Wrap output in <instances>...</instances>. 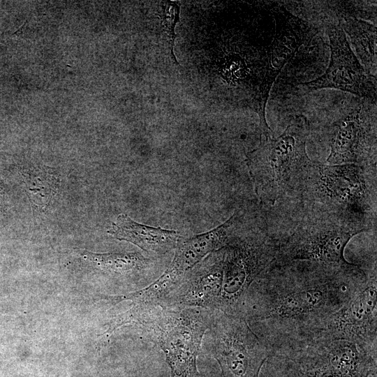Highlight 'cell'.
Listing matches in <instances>:
<instances>
[{
	"label": "cell",
	"mask_w": 377,
	"mask_h": 377,
	"mask_svg": "<svg viewBox=\"0 0 377 377\" xmlns=\"http://www.w3.org/2000/svg\"><path fill=\"white\" fill-rule=\"evenodd\" d=\"M367 279V272L353 263L295 261L271 267L251 286L244 318L272 355L315 339Z\"/></svg>",
	"instance_id": "cell-1"
},
{
	"label": "cell",
	"mask_w": 377,
	"mask_h": 377,
	"mask_svg": "<svg viewBox=\"0 0 377 377\" xmlns=\"http://www.w3.org/2000/svg\"><path fill=\"white\" fill-rule=\"evenodd\" d=\"M300 198L311 212L336 218L361 232L376 223V165L313 161Z\"/></svg>",
	"instance_id": "cell-2"
},
{
	"label": "cell",
	"mask_w": 377,
	"mask_h": 377,
	"mask_svg": "<svg viewBox=\"0 0 377 377\" xmlns=\"http://www.w3.org/2000/svg\"><path fill=\"white\" fill-rule=\"evenodd\" d=\"M309 126L306 118H294L277 138H262L251 151L246 164L261 203L274 205L286 197L300 198L313 161L306 145Z\"/></svg>",
	"instance_id": "cell-3"
},
{
	"label": "cell",
	"mask_w": 377,
	"mask_h": 377,
	"mask_svg": "<svg viewBox=\"0 0 377 377\" xmlns=\"http://www.w3.org/2000/svg\"><path fill=\"white\" fill-rule=\"evenodd\" d=\"M212 311L201 308L132 306L115 318L118 327L136 323L163 351L171 377H200L196 361Z\"/></svg>",
	"instance_id": "cell-4"
},
{
	"label": "cell",
	"mask_w": 377,
	"mask_h": 377,
	"mask_svg": "<svg viewBox=\"0 0 377 377\" xmlns=\"http://www.w3.org/2000/svg\"><path fill=\"white\" fill-rule=\"evenodd\" d=\"M272 377H368L377 370V348L322 337L272 353Z\"/></svg>",
	"instance_id": "cell-5"
},
{
	"label": "cell",
	"mask_w": 377,
	"mask_h": 377,
	"mask_svg": "<svg viewBox=\"0 0 377 377\" xmlns=\"http://www.w3.org/2000/svg\"><path fill=\"white\" fill-rule=\"evenodd\" d=\"M280 242L263 221L223 249L221 291L216 311L244 318L248 292L272 265Z\"/></svg>",
	"instance_id": "cell-6"
},
{
	"label": "cell",
	"mask_w": 377,
	"mask_h": 377,
	"mask_svg": "<svg viewBox=\"0 0 377 377\" xmlns=\"http://www.w3.org/2000/svg\"><path fill=\"white\" fill-rule=\"evenodd\" d=\"M307 216L289 236L281 239L271 267L295 261L341 267L350 265L344 258L345 248L352 237L362 232L327 214L310 212Z\"/></svg>",
	"instance_id": "cell-7"
},
{
	"label": "cell",
	"mask_w": 377,
	"mask_h": 377,
	"mask_svg": "<svg viewBox=\"0 0 377 377\" xmlns=\"http://www.w3.org/2000/svg\"><path fill=\"white\" fill-rule=\"evenodd\" d=\"M206 333L222 377L260 376L271 353L244 318L212 311Z\"/></svg>",
	"instance_id": "cell-8"
},
{
	"label": "cell",
	"mask_w": 377,
	"mask_h": 377,
	"mask_svg": "<svg viewBox=\"0 0 377 377\" xmlns=\"http://www.w3.org/2000/svg\"><path fill=\"white\" fill-rule=\"evenodd\" d=\"M376 266L363 287L325 322L316 338L344 339L377 348Z\"/></svg>",
	"instance_id": "cell-9"
},
{
	"label": "cell",
	"mask_w": 377,
	"mask_h": 377,
	"mask_svg": "<svg viewBox=\"0 0 377 377\" xmlns=\"http://www.w3.org/2000/svg\"><path fill=\"white\" fill-rule=\"evenodd\" d=\"M330 61L325 72L309 82L301 83L308 89L332 88L376 101V77L365 70L353 52L340 24L328 28Z\"/></svg>",
	"instance_id": "cell-10"
},
{
	"label": "cell",
	"mask_w": 377,
	"mask_h": 377,
	"mask_svg": "<svg viewBox=\"0 0 377 377\" xmlns=\"http://www.w3.org/2000/svg\"><path fill=\"white\" fill-rule=\"evenodd\" d=\"M327 164L376 165V132L360 116L349 112L332 124Z\"/></svg>",
	"instance_id": "cell-11"
},
{
	"label": "cell",
	"mask_w": 377,
	"mask_h": 377,
	"mask_svg": "<svg viewBox=\"0 0 377 377\" xmlns=\"http://www.w3.org/2000/svg\"><path fill=\"white\" fill-rule=\"evenodd\" d=\"M212 253L190 274H186L162 307L217 310L222 285L223 249Z\"/></svg>",
	"instance_id": "cell-12"
},
{
	"label": "cell",
	"mask_w": 377,
	"mask_h": 377,
	"mask_svg": "<svg viewBox=\"0 0 377 377\" xmlns=\"http://www.w3.org/2000/svg\"><path fill=\"white\" fill-rule=\"evenodd\" d=\"M242 217L235 212L216 228L179 242L170 265L186 274L207 255L231 244L253 226L242 228Z\"/></svg>",
	"instance_id": "cell-13"
},
{
	"label": "cell",
	"mask_w": 377,
	"mask_h": 377,
	"mask_svg": "<svg viewBox=\"0 0 377 377\" xmlns=\"http://www.w3.org/2000/svg\"><path fill=\"white\" fill-rule=\"evenodd\" d=\"M108 232L117 239L131 242L147 252L158 254L175 249L179 239V234L175 230L141 224L124 214L117 216Z\"/></svg>",
	"instance_id": "cell-14"
},
{
	"label": "cell",
	"mask_w": 377,
	"mask_h": 377,
	"mask_svg": "<svg viewBox=\"0 0 377 377\" xmlns=\"http://www.w3.org/2000/svg\"><path fill=\"white\" fill-rule=\"evenodd\" d=\"M353 45L362 62L369 69L376 70V27L351 16H343L340 23Z\"/></svg>",
	"instance_id": "cell-15"
},
{
	"label": "cell",
	"mask_w": 377,
	"mask_h": 377,
	"mask_svg": "<svg viewBox=\"0 0 377 377\" xmlns=\"http://www.w3.org/2000/svg\"><path fill=\"white\" fill-rule=\"evenodd\" d=\"M84 257L101 270L120 275L140 273L149 265V259L139 253H95L84 251Z\"/></svg>",
	"instance_id": "cell-16"
},
{
	"label": "cell",
	"mask_w": 377,
	"mask_h": 377,
	"mask_svg": "<svg viewBox=\"0 0 377 377\" xmlns=\"http://www.w3.org/2000/svg\"><path fill=\"white\" fill-rule=\"evenodd\" d=\"M27 194L32 206L45 208L55 195L59 179L49 168L33 169L24 173Z\"/></svg>",
	"instance_id": "cell-17"
},
{
	"label": "cell",
	"mask_w": 377,
	"mask_h": 377,
	"mask_svg": "<svg viewBox=\"0 0 377 377\" xmlns=\"http://www.w3.org/2000/svg\"><path fill=\"white\" fill-rule=\"evenodd\" d=\"M161 25L167 36L170 57L175 65H179L174 54L173 47L176 37L175 27L179 20L180 8L177 3L168 1L161 2Z\"/></svg>",
	"instance_id": "cell-18"
},
{
	"label": "cell",
	"mask_w": 377,
	"mask_h": 377,
	"mask_svg": "<svg viewBox=\"0 0 377 377\" xmlns=\"http://www.w3.org/2000/svg\"><path fill=\"white\" fill-rule=\"evenodd\" d=\"M26 24H27V22H25L19 29H17L16 31L13 33V35H17V36H19L22 33V30L24 26L26 25Z\"/></svg>",
	"instance_id": "cell-19"
}]
</instances>
